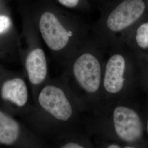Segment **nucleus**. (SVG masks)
<instances>
[{
	"instance_id": "1",
	"label": "nucleus",
	"mask_w": 148,
	"mask_h": 148,
	"mask_svg": "<svg viewBox=\"0 0 148 148\" xmlns=\"http://www.w3.org/2000/svg\"><path fill=\"white\" fill-rule=\"evenodd\" d=\"M34 99V106L27 115L40 134L56 139L70 133L87 132L90 112L62 79H48Z\"/></svg>"
},
{
	"instance_id": "2",
	"label": "nucleus",
	"mask_w": 148,
	"mask_h": 148,
	"mask_svg": "<svg viewBox=\"0 0 148 148\" xmlns=\"http://www.w3.org/2000/svg\"><path fill=\"white\" fill-rule=\"evenodd\" d=\"M28 8L41 40L62 64L91 35V27L82 16L70 12L52 0H37Z\"/></svg>"
},
{
	"instance_id": "3",
	"label": "nucleus",
	"mask_w": 148,
	"mask_h": 148,
	"mask_svg": "<svg viewBox=\"0 0 148 148\" xmlns=\"http://www.w3.org/2000/svg\"><path fill=\"white\" fill-rule=\"evenodd\" d=\"M107 48L92 34L63 64L62 79L90 114L103 103V78Z\"/></svg>"
},
{
	"instance_id": "4",
	"label": "nucleus",
	"mask_w": 148,
	"mask_h": 148,
	"mask_svg": "<svg viewBox=\"0 0 148 148\" xmlns=\"http://www.w3.org/2000/svg\"><path fill=\"white\" fill-rule=\"evenodd\" d=\"M126 100L104 103L90 114L87 131L90 137L116 140L124 148H134L133 144L143 137V125L137 111Z\"/></svg>"
},
{
	"instance_id": "5",
	"label": "nucleus",
	"mask_w": 148,
	"mask_h": 148,
	"mask_svg": "<svg viewBox=\"0 0 148 148\" xmlns=\"http://www.w3.org/2000/svg\"><path fill=\"white\" fill-rule=\"evenodd\" d=\"M100 16L91 34L106 48L125 42L138 23L148 16L147 0H109L98 7Z\"/></svg>"
},
{
	"instance_id": "6",
	"label": "nucleus",
	"mask_w": 148,
	"mask_h": 148,
	"mask_svg": "<svg viewBox=\"0 0 148 148\" xmlns=\"http://www.w3.org/2000/svg\"><path fill=\"white\" fill-rule=\"evenodd\" d=\"M130 65L131 49L126 43L107 48L103 78V104L126 100L130 82Z\"/></svg>"
},
{
	"instance_id": "7",
	"label": "nucleus",
	"mask_w": 148,
	"mask_h": 148,
	"mask_svg": "<svg viewBox=\"0 0 148 148\" xmlns=\"http://www.w3.org/2000/svg\"><path fill=\"white\" fill-rule=\"evenodd\" d=\"M21 18L23 34L27 44L21 54L25 75L34 96L37 90L48 79L47 58L28 7L23 8Z\"/></svg>"
},
{
	"instance_id": "8",
	"label": "nucleus",
	"mask_w": 148,
	"mask_h": 148,
	"mask_svg": "<svg viewBox=\"0 0 148 148\" xmlns=\"http://www.w3.org/2000/svg\"><path fill=\"white\" fill-rule=\"evenodd\" d=\"M0 102L11 114H25L30 111V93L25 77L5 71L0 77Z\"/></svg>"
},
{
	"instance_id": "9",
	"label": "nucleus",
	"mask_w": 148,
	"mask_h": 148,
	"mask_svg": "<svg viewBox=\"0 0 148 148\" xmlns=\"http://www.w3.org/2000/svg\"><path fill=\"white\" fill-rule=\"evenodd\" d=\"M31 133L13 115L0 107V145H38L40 139Z\"/></svg>"
},
{
	"instance_id": "10",
	"label": "nucleus",
	"mask_w": 148,
	"mask_h": 148,
	"mask_svg": "<svg viewBox=\"0 0 148 148\" xmlns=\"http://www.w3.org/2000/svg\"><path fill=\"white\" fill-rule=\"evenodd\" d=\"M130 48L148 49V16L139 21L130 32L125 41Z\"/></svg>"
},
{
	"instance_id": "11",
	"label": "nucleus",
	"mask_w": 148,
	"mask_h": 148,
	"mask_svg": "<svg viewBox=\"0 0 148 148\" xmlns=\"http://www.w3.org/2000/svg\"><path fill=\"white\" fill-rule=\"evenodd\" d=\"M57 145L62 148H86L95 147L87 132H76L64 134L55 139Z\"/></svg>"
},
{
	"instance_id": "12",
	"label": "nucleus",
	"mask_w": 148,
	"mask_h": 148,
	"mask_svg": "<svg viewBox=\"0 0 148 148\" xmlns=\"http://www.w3.org/2000/svg\"><path fill=\"white\" fill-rule=\"evenodd\" d=\"M0 35L19 40L10 10L0 13Z\"/></svg>"
},
{
	"instance_id": "13",
	"label": "nucleus",
	"mask_w": 148,
	"mask_h": 148,
	"mask_svg": "<svg viewBox=\"0 0 148 148\" xmlns=\"http://www.w3.org/2000/svg\"><path fill=\"white\" fill-rule=\"evenodd\" d=\"M57 5L66 10L88 12L92 8L90 0H52Z\"/></svg>"
},
{
	"instance_id": "14",
	"label": "nucleus",
	"mask_w": 148,
	"mask_h": 148,
	"mask_svg": "<svg viewBox=\"0 0 148 148\" xmlns=\"http://www.w3.org/2000/svg\"><path fill=\"white\" fill-rule=\"evenodd\" d=\"M18 44L19 40L0 35V57H4L14 51L18 46Z\"/></svg>"
},
{
	"instance_id": "15",
	"label": "nucleus",
	"mask_w": 148,
	"mask_h": 148,
	"mask_svg": "<svg viewBox=\"0 0 148 148\" xmlns=\"http://www.w3.org/2000/svg\"><path fill=\"white\" fill-rule=\"evenodd\" d=\"M7 1L8 0H0V13L9 10L7 7Z\"/></svg>"
},
{
	"instance_id": "16",
	"label": "nucleus",
	"mask_w": 148,
	"mask_h": 148,
	"mask_svg": "<svg viewBox=\"0 0 148 148\" xmlns=\"http://www.w3.org/2000/svg\"><path fill=\"white\" fill-rule=\"evenodd\" d=\"M109 0H90V3H92V5L93 3L95 5H97L98 7L101 6V5H103L104 3H105L106 2L109 1Z\"/></svg>"
},
{
	"instance_id": "17",
	"label": "nucleus",
	"mask_w": 148,
	"mask_h": 148,
	"mask_svg": "<svg viewBox=\"0 0 148 148\" xmlns=\"http://www.w3.org/2000/svg\"><path fill=\"white\" fill-rule=\"evenodd\" d=\"M5 71H5L4 69H3V68H2L1 67H0V77H1L3 74H4Z\"/></svg>"
},
{
	"instance_id": "18",
	"label": "nucleus",
	"mask_w": 148,
	"mask_h": 148,
	"mask_svg": "<svg viewBox=\"0 0 148 148\" xmlns=\"http://www.w3.org/2000/svg\"><path fill=\"white\" fill-rule=\"evenodd\" d=\"M147 132H148V122H147Z\"/></svg>"
},
{
	"instance_id": "19",
	"label": "nucleus",
	"mask_w": 148,
	"mask_h": 148,
	"mask_svg": "<svg viewBox=\"0 0 148 148\" xmlns=\"http://www.w3.org/2000/svg\"><path fill=\"white\" fill-rule=\"evenodd\" d=\"M147 2H148V0H147Z\"/></svg>"
}]
</instances>
